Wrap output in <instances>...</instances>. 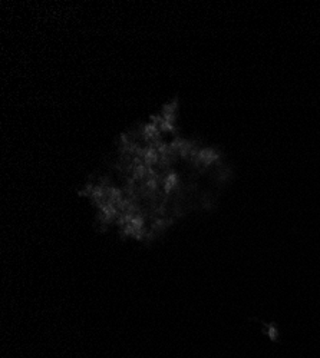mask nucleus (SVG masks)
Returning <instances> with one entry per match:
<instances>
[{
    "instance_id": "f257e3e1",
    "label": "nucleus",
    "mask_w": 320,
    "mask_h": 358,
    "mask_svg": "<svg viewBox=\"0 0 320 358\" xmlns=\"http://www.w3.org/2000/svg\"><path fill=\"white\" fill-rule=\"evenodd\" d=\"M180 188V179L176 171H167L162 175V192L164 195L168 198L171 196L174 192H177Z\"/></svg>"
},
{
    "instance_id": "f03ea898",
    "label": "nucleus",
    "mask_w": 320,
    "mask_h": 358,
    "mask_svg": "<svg viewBox=\"0 0 320 358\" xmlns=\"http://www.w3.org/2000/svg\"><path fill=\"white\" fill-rule=\"evenodd\" d=\"M177 108H179L177 99H172L171 102L165 103L161 110L162 119H165V121H169V122H176L177 121Z\"/></svg>"
}]
</instances>
